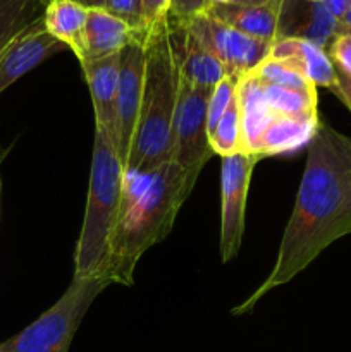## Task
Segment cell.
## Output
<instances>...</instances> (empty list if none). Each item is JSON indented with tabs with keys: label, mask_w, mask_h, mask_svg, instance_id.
Masks as SVG:
<instances>
[{
	"label": "cell",
	"mask_w": 351,
	"mask_h": 352,
	"mask_svg": "<svg viewBox=\"0 0 351 352\" xmlns=\"http://www.w3.org/2000/svg\"><path fill=\"white\" fill-rule=\"evenodd\" d=\"M141 6H143L145 28L148 31L153 24L160 23L164 17H167L171 0H141Z\"/></svg>",
	"instance_id": "26"
},
{
	"label": "cell",
	"mask_w": 351,
	"mask_h": 352,
	"mask_svg": "<svg viewBox=\"0 0 351 352\" xmlns=\"http://www.w3.org/2000/svg\"><path fill=\"white\" fill-rule=\"evenodd\" d=\"M210 146H212L213 155H220V157L243 153V116H241L240 86L227 110L220 117L217 127L210 134Z\"/></svg>",
	"instance_id": "19"
},
{
	"label": "cell",
	"mask_w": 351,
	"mask_h": 352,
	"mask_svg": "<svg viewBox=\"0 0 351 352\" xmlns=\"http://www.w3.org/2000/svg\"><path fill=\"white\" fill-rule=\"evenodd\" d=\"M188 198L182 172L174 162L148 172L124 174L119 217L103 272L110 284H133L138 261L169 236Z\"/></svg>",
	"instance_id": "2"
},
{
	"label": "cell",
	"mask_w": 351,
	"mask_h": 352,
	"mask_svg": "<svg viewBox=\"0 0 351 352\" xmlns=\"http://www.w3.org/2000/svg\"><path fill=\"white\" fill-rule=\"evenodd\" d=\"M231 3H236V6H264V3L272 2V0H227Z\"/></svg>",
	"instance_id": "29"
},
{
	"label": "cell",
	"mask_w": 351,
	"mask_h": 352,
	"mask_svg": "<svg viewBox=\"0 0 351 352\" xmlns=\"http://www.w3.org/2000/svg\"><path fill=\"white\" fill-rule=\"evenodd\" d=\"M76 2L83 3V6L88 7V9H96V7L103 9V7H105V0H76Z\"/></svg>",
	"instance_id": "30"
},
{
	"label": "cell",
	"mask_w": 351,
	"mask_h": 352,
	"mask_svg": "<svg viewBox=\"0 0 351 352\" xmlns=\"http://www.w3.org/2000/svg\"><path fill=\"white\" fill-rule=\"evenodd\" d=\"M341 24H343V26H350L351 28V9H350V12L346 14V17L341 21Z\"/></svg>",
	"instance_id": "31"
},
{
	"label": "cell",
	"mask_w": 351,
	"mask_h": 352,
	"mask_svg": "<svg viewBox=\"0 0 351 352\" xmlns=\"http://www.w3.org/2000/svg\"><path fill=\"white\" fill-rule=\"evenodd\" d=\"M64 48L61 41L45 30L43 16L33 21L0 52V95L17 79Z\"/></svg>",
	"instance_id": "11"
},
{
	"label": "cell",
	"mask_w": 351,
	"mask_h": 352,
	"mask_svg": "<svg viewBox=\"0 0 351 352\" xmlns=\"http://www.w3.org/2000/svg\"><path fill=\"white\" fill-rule=\"evenodd\" d=\"M253 78L260 79V81L267 82V85L279 86L284 89H296V91H308V89H315L317 86L312 85L306 78L292 71L289 65L284 62L275 60V58L267 57L264 62L257 65L251 72H248Z\"/></svg>",
	"instance_id": "21"
},
{
	"label": "cell",
	"mask_w": 351,
	"mask_h": 352,
	"mask_svg": "<svg viewBox=\"0 0 351 352\" xmlns=\"http://www.w3.org/2000/svg\"><path fill=\"white\" fill-rule=\"evenodd\" d=\"M306 2H323V0H306Z\"/></svg>",
	"instance_id": "33"
},
{
	"label": "cell",
	"mask_w": 351,
	"mask_h": 352,
	"mask_svg": "<svg viewBox=\"0 0 351 352\" xmlns=\"http://www.w3.org/2000/svg\"><path fill=\"white\" fill-rule=\"evenodd\" d=\"M83 74L92 96L95 126L102 127L117 148V93H119L120 54L83 62Z\"/></svg>",
	"instance_id": "12"
},
{
	"label": "cell",
	"mask_w": 351,
	"mask_h": 352,
	"mask_svg": "<svg viewBox=\"0 0 351 352\" xmlns=\"http://www.w3.org/2000/svg\"><path fill=\"white\" fill-rule=\"evenodd\" d=\"M88 7L76 0H48L43 9L45 30L76 55H81Z\"/></svg>",
	"instance_id": "17"
},
{
	"label": "cell",
	"mask_w": 351,
	"mask_h": 352,
	"mask_svg": "<svg viewBox=\"0 0 351 352\" xmlns=\"http://www.w3.org/2000/svg\"><path fill=\"white\" fill-rule=\"evenodd\" d=\"M339 31L341 23L323 7L322 2L284 0L279 38H303L327 50Z\"/></svg>",
	"instance_id": "13"
},
{
	"label": "cell",
	"mask_w": 351,
	"mask_h": 352,
	"mask_svg": "<svg viewBox=\"0 0 351 352\" xmlns=\"http://www.w3.org/2000/svg\"><path fill=\"white\" fill-rule=\"evenodd\" d=\"M38 0H0V52L17 33L43 16Z\"/></svg>",
	"instance_id": "20"
},
{
	"label": "cell",
	"mask_w": 351,
	"mask_h": 352,
	"mask_svg": "<svg viewBox=\"0 0 351 352\" xmlns=\"http://www.w3.org/2000/svg\"><path fill=\"white\" fill-rule=\"evenodd\" d=\"M141 33L145 31H134L129 24L110 14L107 9H88V19L83 34V50L78 57L79 64L120 54Z\"/></svg>",
	"instance_id": "14"
},
{
	"label": "cell",
	"mask_w": 351,
	"mask_h": 352,
	"mask_svg": "<svg viewBox=\"0 0 351 352\" xmlns=\"http://www.w3.org/2000/svg\"><path fill=\"white\" fill-rule=\"evenodd\" d=\"M181 74L203 88H215L227 74L222 62L186 26L181 30Z\"/></svg>",
	"instance_id": "18"
},
{
	"label": "cell",
	"mask_w": 351,
	"mask_h": 352,
	"mask_svg": "<svg viewBox=\"0 0 351 352\" xmlns=\"http://www.w3.org/2000/svg\"><path fill=\"white\" fill-rule=\"evenodd\" d=\"M262 157L255 153H236L222 157L220 168V256L224 263L234 260L243 243L246 199L251 175Z\"/></svg>",
	"instance_id": "8"
},
{
	"label": "cell",
	"mask_w": 351,
	"mask_h": 352,
	"mask_svg": "<svg viewBox=\"0 0 351 352\" xmlns=\"http://www.w3.org/2000/svg\"><path fill=\"white\" fill-rule=\"evenodd\" d=\"M103 9L129 24L134 31H147L141 0H105Z\"/></svg>",
	"instance_id": "24"
},
{
	"label": "cell",
	"mask_w": 351,
	"mask_h": 352,
	"mask_svg": "<svg viewBox=\"0 0 351 352\" xmlns=\"http://www.w3.org/2000/svg\"><path fill=\"white\" fill-rule=\"evenodd\" d=\"M182 24L164 17L145 38V86L140 120L124 172H148L172 162V127L181 88Z\"/></svg>",
	"instance_id": "3"
},
{
	"label": "cell",
	"mask_w": 351,
	"mask_h": 352,
	"mask_svg": "<svg viewBox=\"0 0 351 352\" xmlns=\"http://www.w3.org/2000/svg\"><path fill=\"white\" fill-rule=\"evenodd\" d=\"M240 102L243 116V153L262 158L292 153L315 134L320 117H296L268 105L251 76L240 79Z\"/></svg>",
	"instance_id": "5"
},
{
	"label": "cell",
	"mask_w": 351,
	"mask_h": 352,
	"mask_svg": "<svg viewBox=\"0 0 351 352\" xmlns=\"http://www.w3.org/2000/svg\"><path fill=\"white\" fill-rule=\"evenodd\" d=\"M212 6L213 0H171L167 16L184 26L195 17L209 12Z\"/></svg>",
	"instance_id": "25"
},
{
	"label": "cell",
	"mask_w": 351,
	"mask_h": 352,
	"mask_svg": "<svg viewBox=\"0 0 351 352\" xmlns=\"http://www.w3.org/2000/svg\"><path fill=\"white\" fill-rule=\"evenodd\" d=\"M322 3L339 23L346 17V14L351 9V0H323Z\"/></svg>",
	"instance_id": "28"
},
{
	"label": "cell",
	"mask_w": 351,
	"mask_h": 352,
	"mask_svg": "<svg viewBox=\"0 0 351 352\" xmlns=\"http://www.w3.org/2000/svg\"><path fill=\"white\" fill-rule=\"evenodd\" d=\"M124 165L112 138L95 126L85 219L74 251V277H103L124 188Z\"/></svg>",
	"instance_id": "4"
},
{
	"label": "cell",
	"mask_w": 351,
	"mask_h": 352,
	"mask_svg": "<svg viewBox=\"0 0 351 352\" xmlns=\"http://www.w3.org/2000/svg\"><path fill=\"white\" fill-rule=\"evenodd\" d=\"M184 26L213 52V55L224 64L227 74L234 78H243L253 71L268 57L274 45L241 33L213 19L209 14L195 17Z\"/></svg>",
	"instance_id": "9"
},
{
	"label": "cell",
	"mask_w": 351,
	"mask_h": 352,
	"mask_svg": "<svg viewBox=\"0 0 351 352\" xmlns=\"http://www.w3.org/2000/svg\"><path fill=\"white\" fill-rule=\"evenodd\" d=\"M268 57L284 62L317 88L322 86L330 89L336 85V67L329 54L312 41L295 36L279 38L272 45Z\"/></svg>",
	"instance_id": "15"
},
{
	"label": "cell",
	"mask_w": 351,
	"mask_h": 352,
	"mask_svg": "<svg viewBox=\"0 0 351 352\" xmlns=\"http://www.w3.org/2000/svg\"><path fill=\"white\" fill-rule=\"evenodd\" d=\"M213 88H203L189 82L181 74L178 109L172 127V162L179 167L184 177V186L191 195L206 162L213 157L210 146L209 129V100Z\"/></svg>",
	"instance_id": "7"
},
{
	"label": "cell",
	"mask_w": 351,
	"mask_h": 352,
	"mask_svg": "<svg viewBox=\"0 0 351 352\" xmlns=\"http://www.w3.org/2000/svg\"><path fill=\"white\" fill-rule=\"evenodd\" d=\"M330 60L337 71L351 76V28L341 24V31L327 47Z\"/></svg>",
	"instance_id": "23"
},
{
	"label": "cell",
	"mask_w": 351,
	"mask_h": 352,
	"mask_svg": "<svg viewBox=\"0 0 351 352\" xmlns=\"http://www.w3.org/2000/svg\"><path fill=\"white\" fill-rule=\"evenodd\" d=\"M38 2H40V3H41V6H43V7H45V6H47V2H48V0H38Z\"/></svg>",
	"instance_id": "32"
},
{
	"label": "cell",
	"mask_w": 351,
	"mask_h": 352,
	"mask_svg": "<svg viewBox=\"0 0 351 352\" xmlns=\"http://www.w3.org/2000/svg\"><path fill=\"white\" fill-rule=\"evenodd\" d=\"M110 284L105 277H72L57 302L17 336L0 344V352H69L93 301Z\"/></svg>",
	"instance_id": "6"
},
{
	"label": "cell",
	"mask_w": 351,
	"mask_h": 352,
	"mask_svg": "<svg viewBox=\"0 0 351 352\" xmlns=\"http://www.w3.org/2000/svg\"><path fill=\"white\" fill-rule=\"evenodd\" d=\"M351 234V136L320 120L306 146L295 208L286 223L270 274L233 309L244 315L265 294L288 284L323 250Z\"/></svg>",
	"instance_id": "1"
},
{
	"label": "cell",
	"mask_w": 351,
	"mask_h": 352,
	"mask_svg": "<svg viewBox=\"0 0 351 352\" xmlns=\"http://www.w3.org/2000/svg\"><path fill=\"white\" fill-rule=\"evenodd\" d=\"M145 38L147 31L138 34L123 52H120L119 93H117V153L126 168L131 148L136 136L138 120L141 112L145 86Z\"/></svg>",
	"instance_id": "10"
},
{
	"label": "cell",
	"mask_w": 351,
	"mask_h": 352,
	"mask_svg": "<svg viewBox=\"0 0 351 352\" xmlns=\"http://www.w3.org/2000/svg\"><path fill=\"white\" fill-rule=\"evenodd\" d=\"M330 91L346 105V109L351 112V76L336 69V85L330 88Z\"/></svg>",
	"instance_id": "27"
},
{
	"label": "cell",
	"mask_w": 351,
	"mask_h": 352,
	"mask_svg": "<svg viewBox=\"0 0 351 352\" xmlns=\"http://www.w3.org/2000/svg\"><path fill=\"white\" fill-rule=\"evenodd\" d=\"M241 78H234V76H226L215 88L212 89V95L209 100V122H206V129H209V140L210 134L213 133V129L219 124L220 117L224 116V112L229 107L231 100L236 95L237 86H240Z\"/></svg>",
	"instance_id": "22"
},
{
	"label": "cell",
	"mask_w": 351,
	"mask_h": 352,
	"mask_svg": "<svg viewBox=\"0 0 351 352\" xmlns=\"http://www.w3.org/2000/svg\"><path fill=\"white\" fill-rule=\"evenodd\" d=\"M282 7L284 0H272L264 6L215 2L206 14L241 33L274 43L281 36Z\"/></svg>",
	"instance_id": "16"
}]
</instances>
